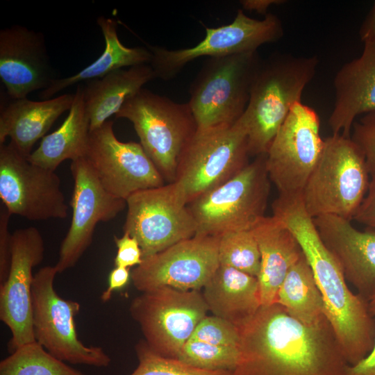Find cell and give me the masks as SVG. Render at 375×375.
<instances>
[{"label":"cell","mask_w":375,"mask_h":375,"mask_svg":"<svg viewBox=\"0 0 375 375\" xmlns=\"http://www.w3.org/2000/svg\"><path fill=\"white\" fill-rule=\"evenodd\" d=\"M272 208L273 215L290 229L301 247L322 294L326 317L347 362L349 365L358 362L371 351L375 340V320L368 301L349 289L338 262L306 210L301 194H279Z\"/></svg>","instance_id":"obj_2"},{"label":"cell","mask_w":375,"mask_h":375,"mask_svg":"<svg viewBox=\"0 0 375 375\" xmlns=\"http://www.w3.org/2000/svg\"><path fill=\"white\" fill-rule=\"evenodd\" d=\"M190 340L214 345L239 348L237 326L216 316L205 317L196 326Z\"/></svg>","instance_id":"obj_33"},{"label":"cell","mask_w":375,"mask_h":375,"mask_svg":"<svg viewBox=\"0 0 375 375\" xmlns=\"http://www.w3.org/2000/svg\"><path fill=\"white\" fill-rule=\"evenodd\" d=\"M318 58L273 54L262 60L241 116L247 131L249 156L266 154L292 107L314 78Z\"/></svg>","instance_id":"obj_3"},{"label":"cell","mask_w":375,"mask_h":375,"mask_svg":"<svg viewBox=\"0 0 375 375\" xmlns=\"http://www.w3.org/2000/svg\"><path fill=\"white\" fill-rule=\"evenodd\" d=\"M275 303L308 326L317 325L326 319L322 294L304 253L285 276Z\"/></svg>","instance_id":"obj_28"},{"label":"cell","mask_w":375,"mask_h":375,"mask_svg":"<svg viewBox=\"0 0 375 375\" xmlns=\"http://www.w3.org/2000/svg\"><path fill=\"white\" fill-rule=\"evenodd\" d=\"M359 37L362 42L375 41V1L360 27Z\"/></svg>","instance_id":"obj_40"},{"label":"cell","mask_w":375,"mask_h":375,"mask_svg":"<svg viewBox=\"0 0 375 375\" xmlns=\"http://www.w3.org/2000/svg\"><path fill=\"white\" fill-rule=\"evenodd\" d=\"M11 215L2 205L0 209V285L7 279L11 263L12 234L9 231Z\"/></svg>","instance_id":"obj_36"},{"label":"cell","mask_w":375,"mask_h":375,"mask_svg":"<svg viewBox=\"0 0 375 375\" xmlns=\"http://www.w3.org/2000/svg\"><path fill=\"white\" fill-rule=\"evenodd\" d=\"M314 222L346 281L368 301L375 292V229L360 231L351 221L330 215L314 218Z\"/></svg>","instance_id":"obj_20"},{"label":"cell","mask_w":375,"mask_h":375,"mask_svg":"<svg viewBox=\"0 0 375 375\" xmlns=\"http://www.w3.org/2000/svg\"><path fill=\"white\" fill-rule=\"evenodd\" d=\"M350 138L362 151L370 176L375 175V112L355 121Z\"/></svg>","instance_id":"obj_34"},{"label":"cell","mask_w":375,"mask_h":375,"mask_svg":"<svg viewBox=\"0 0 375 375\" xmlns=\"http://www.w3.org/2000/svg\"><path fill=\"white\" fill-rule=\"evenodd\" d=\"M369 176L365 156L351 138L327 137L301 192L306 210L313 219L330 215L352 220L367 192Z\"/></svg>","instance_id":"obj_4"},{"label":"cell","mask_w":375,"mask_h":375,"mask_svg":"<svg viewBox=\"0 0 375 375\" xmlns=\"http://www.w3.org/2000/svg\"><path fill=\"white\" fill-rule=\"evenodd\" d=\"M135 351L139 364L130 375H233L230 371L202 369L162 356L151 350L144 340L135 345Z\"/></svg>","instance_id":"obj_32"},{"label":"cell","mask_w":375,"mask_h":375,"mask_svg":"<svg viewBox=\"0 0 375 375\" xmlns=\"http://www.w3.org/2000/svg\"><path fill=\"white\" fill-rule=\"evenodd\" d=\"M69 112L60 126L45 135L28 159L32 163L54 171L65 160L84 158L89 134L90 119L83 96V87L75 92Z\"/></svg>","instance_id":"obj_26"},{"label":"cell","mask_w":375,"mask_h":375,"mask_svg":"<svg viewBox=\"0 0 375 375\" xmlns=\"http://www.w3.org/2000/svg\"><path fill=\"white\" fill-rule=\"evenodd\" d=\"M202 294L215 316L238 328L262 306L257 277L222 265L203 287Z\"/></svg>","instance_id":"obj_24"},{"label":"cell","mask_w":375,"mask_h":375,"mask_svg":"<svg viewBox=\"0 0 375 375\" xmlns=\"http://www.w3.org/2000/svg\"><path fill=\"white\" fill-rule=\"evenodd\" d=\"M0 78L12 99L27 98L58 78L42 33L17 24L0 31Z\"/></svg>","instance_id":"obj_19"},{"label":"cell","mask_w":375,"mask_h":375,"mask_svg":"<svg viewBox=\"0 0 375 375\" xmlns=\"http://www.w3.org/2000/svg\"><path fill=\"white\" fill-rule=\"evenodd\" d=\"M74 97V94H64L40 101L12 99L1 109L0 144L10 138V142L28 157L35 142L44 137L62 113L70 110Z\"/></svg>","instance_id":"obj_23"},{"label":"cell","mask_w":375,"mask_h":375,"mask_svg":"<svg viewBox=\"0 0 375 375\" xmlns=\"http://www.w3.org/2000/svg\"><path fill=\"white\" fill-rule=\"evenodd\" d=\"M113 240L117 249L114 260L115 267L130 268L142 263V250L134 237L124 233L122 237L114 235Z\"/></svg>","instance_id":"obj_35"},{"label":"cell","mask_w":375,"mask_h":375,"mask_svg":"<svg viewBox=\"0 0 375 375\" xmlns=\"http://www.w3.org/2000/svg\"><path fill=\"white\" fill-rule=\"evenodd\" d=\"M126 202L123 231L138 240L143 258L196 235L195 220L175 182L136 192Z\"/></svg>","instance_id":"obj_11"},{"label":"cell","mask_w":375,"mask_h":375,"mask_svg":"<svg viewBox=\"0 0 375 375\" xmlns=\"http://www.w3.org/2000/svg\"><path fill=\"white\" fill-rule=\"evenodd\" d=\"M84 158L103 187L119 199L166 184L140 143L119 140L110 120L90 131Z\"/></svg>","instance_id":"obj_15"},{"label":"cell","mask_w":375,"mask_h":375,"mask_svg":"<svg viewBox=\"0 0 375 375\" xmlns=\"http://www.w3.org/2000/svg\"><path fill=\"white\" fill-rule=\"evenodd\" d=\"M353 219L375 229V175L371 176L366 196Z\"/></svg>","instance_id":"obj_37"},{"label":"cell","mask_w":375,"mask_h":375,"mask_svg":"<svg viewBox=\"0 0 375 375\" xmlns=\"http://www.w3.org/2000/svg\"><path fill=\"white\" fill-rule=\"evenodd\" d=\"M239 348L214 345L189 339L177 360L194 367L233 372L239 358Z\"/></svg>","instance_id":"obj_31"},{"label":"cell","mask_w":375,"mask_h":375,"mask_svg":"<svg viewBox=\"0 0 375 375\" xmlns=\"http://www.w3.org/2000/svg\"><path fill=\"white\" fill-rule=\"evenodd\" d=\"M131 278L129 268L115 267L111 270L108 276V286L101 295V300L103 302L108 301L112 293L117 290L122 289L128 283Z\"/></svg>","instance_id":"obj_38"},{"label":"cell","mask_w":375,"mask_h":375,"mask_svg":"<svg viewBox=\"0 0 375 375\" xmlns=\"http://www.w3.org/2000/svg\"><path fill=\"white\" fill-rule=\"evenodd\" d=\"M70 170L74 179L72 217L55 265L58 274L76 264L91 244L97 224L112 219L126 206V200L103 187L85 158L72 161Z\"/></svg>","instance_id":"obj_18"},{"label":"cell","mask_w":375,"mask_h":375,"mask_svg":"<svg viewBox=\"0 0 375 375\" xmlns=\"http://www.w3.org/2000/svg\"><path fill=\"white\" fill-rule=\"evenodd\" d=\"M54 266L34 275L32 288L33 324L35 341L56 358L72 364L107 367L111 358L100 347L86 346L78 338L75 317L81 304L56 292Z\"/></svg>","instance_id":"obj_9"},{"label":"cell","mask_w":375,"mask_h":375,"mask_svg":"<svg viewBox=\"0 0 375 375\" xmlns=\"http://www.w3.org/2000/svg\"><path fill=\"white\" fill-rule=\"evenodd\" d=\"M284 2L283 0H242L240 1V4L243 10L256 11L266 15L270 6L282 4Z\"/></svg>","instance_id":"obj_41"},{"label":"cell","mask_w":375,"mask_h":375,"mask_svg":"<svg viewBox=\"0 0 375 375\" xmlns=\"http://www.w3.org/2000/svg\"><path fill=\"white\" fill-rule=\"evenodd\" d=\"M129 310L149 347L176 359L209 309L199 290L164 286L142 292L132 301Z\"/></svg>","instance_id":"obj_10"},{"label":"cell","mask_w":375,"mask_h":375,"mask_svg":"<svg viewBox=\"0 0 375 375\" xmlns=\"http://www.w3.org/2000/svg\"><path fill=\"white\" fill-rule=\"evenodd\" d=\"M0 375H86L49 353L36 341L0 362Z\"/></svg>","instance_id":"obj_29"},{"label":"cell","mask_w":375,"mask_h":375,"mask_svg":"<svg viewBox=\"0 0 375 375\" xmlns=\"http://www.w3.org/2000/svg\"><path fill=\"white\" fill-rule=\"evenodd\" d=\"M44 243L38 228L29 226L12 233L11 263L0 285V319L10 329V353L35 342L33 324V269L42 262Z\"/></svg>","instance_id":"obj_17"},{"label":"cell","mask_w":375,"mask_h":375,"mask_svg":"<svg viewBox=\"0 0 375 375\" xmlns=\"http://www.w3.org/2000/svg\"><path fill=\"white\" fill-rule=\"evenodd\" d=\"M344 375H375V340L368 355L354 365H348Z\"/></svg>","instance_id":"obj_39"},{"label":"cell","mask_w":375,"mask_h":375,"mask_svg":"<svg viewBox=\"0 0 375 375\" xmlns=\"http://www.w3.org/2000/svg\"><path fill=\"white\" fill-rule=\"evenodd\" d=\"M247 131L240 117L197 131L185 147L176 178L187 203L226 182L249 163Z\"/></svg>","instance_id":"obj_7"},{"label":"cell","mask_w":375,"mask_h":375,"mask_svg":"<svg viewBox=\"0 0 375 375\" xmlns=\"http://www.w3.org/2000/svg\"><path fill=\"white\" fill-rule=\"evenodd\" d=\"M368 307L370 314L375 317V292L368 299Z\"/></svg>","instance_id":"obj_42"},{"label":"cell","mask_w":375,"mask_h":375,"mask_svg":"<svg viewBox=\"0 0 375 375\" xmlns=\"http://www.w3.org/2000/svg\"><path fill=\"white\" fill-rule=\"evenodd\" d=\"M317 112L300 102L291 108L274 137L266 157L269 180L279 194H301L322 153Z\"/></svg>","instance_id":"obj_14"},{"label":"cell","mask_w":375,"mask_h":375,"mask_svg":"<svg viewBox=\"0 0 375 375\" xmlns=\"http://www.w3.org/2000/svg\"><path fill=\"white\" fill-rule=\"evenodd\" d=\"M0 199L11 215L31 221L67 216L60 177L30 162L10 142L0 144Z\"/></svg>","instance_id":"obj_13"},{"label":"cell","mask_w":375,"mask_h":375,"mask_svg":"<svg viewBox=\"0 0 375 375\" xmlns=\"http://www.w3.org/2000/svg\"><path fill=\"white\" fill-rule=\"evenodd\" d=\"M363 44L361 55L343 65L334 78L335 98L328 118L333 135L350 138L356 118L375 112V41Z\"/></svg>","instance_id":"obj_21"},{"label":"cell","mask_w":375,"mask_h":375,"mask_svg":"<svg viewBox=\"0 0 375 375\" xmlns=\"http://www.w3.org/2000/svg\"><path fill=\"white\" fill-rule=\"evenodd\" d=\"M262 60L256 51L204 61L189 90L199 128L234 124L241 117Z\"/></svg>","instance_id":"obj_8"},{"label":"cell","mask_w":375,"mask_h":375,"mask_svg":"<svg viewBox=\"0 0 375 375\" xmlns=\"http://www.w3.org/2000/svg\"><path fill=\"white\" fill-rule=\"evenodd\" d=\"M105 40V49L101 55L92 63L78 73L56 79L40 94L43 99L51 97L80 82L101 78L109 73L125 67L149 64L151 53L147 47H128L119 40L117 35L118 22L100 16L97 19Z\"/></svg>","instance_id":"obj_27"},{"label":"cell","mask_w":375,"mask_h":375,"mask_svg":"<svg viewBox=\"0 0 375 375\" xmlns=\"http://www.w3.org/2000/svg\"><path fill=\"white\" fill-rule=\"evenodd\" d=\"M133 125L140 143L167 183H173L181 154L197 130L188 103H177L142 88L117 113Z\"/></svg>","instance_id":"obj_5"},{"label":"cell","mask_w":375,"mask_h":375,"mask_svg":"<svg viewBox=\"0 0 375 375\" xmlns=\"http://www.w3.org/2000/svg\"><path fill=\"white\" fill-rule=\"evenodd\" d=\"M233 375H344L348 366L327 319L308 326L278 303L261 306L238 328Z\"/></svg>","instance_id":"obj_1"},{"label":"cell","mask_w":375,"mask_h":375,"mask_svg":"<svg viewBox=\"0 0 375 375\" xmlns=\"http://www.w3.org/2000/svg\"><path fill=\"white\" fill-rule=\"evenodd\" d=\"M219 265L228 266L258 277L260 254L251 231H234L219 236Z\"/></svg>","instance_id":"obj_30"},{"label":"cell","mask_w":375,"mask_h":375,"mask_svg":"<svg viewBox=\"0 0 375 375\" xmlns=\"http://www.w3.org/2000/svg\"><path fill=\"white\" fill-rule=\"evenodd\" d=\"M219 236L194 235L143 258L131 272L133 285L142 292L167 286L199 290L219 265Z\"/></svg>","instance_id":"obj_16"},{"label":"cell","mask_w":375,"mask_h":375,"mask_svg":"<svg viewBox=\"0 0 375 375\" xmlns=\"http://www.w3.org/2000/svg\"><path fill=\"white\" fill-rule=\"evenodd\" d=\"M283 35L279 18L267 13L264 19L251 18L242 9L237 11L233 21L217 28L206 27V36L197 45L169 50L146 43L151 53L149 63L156 78H174L190 62L202 56L222 57L257 51L266 43L274 42Z\"/></svg>","instance_id":"obj_12"},{"label":"cell","mask_w":375,"mask_h":375,"mask_svg":"<svg viewBox=\"0 0 375 375\" xmlns=\"http://www.w3.org/2000/svg\"><path fill=\"white\" fill-rule=\"evenodd\" d=\"M266 157H255L235 176L188 204L197 224L195 235L251 231L265 217L271 183Z\"/></svg>","instance_id":"obj_6"},{"label":"cell","mask_w":375,"mask_h":375,"mask_svg":"<svg viewBox=\"0 0 375 375\" xmlns=\"http://www.w3.org/2000/svg\"><path fill=\"white\" fill-rule=\"evenodd\" d=\"M251 231L260 254L257 278L261 306H268L275 303L285 276L303 252L290 229L274 215L264 217Z\"/></svg>","instance_id":"obj_22"},{"label":"cell","mask_w":375,"mask_h":375,"mask_svg":"<svg viewBox=\"0 0 375 375\" xmlns=\"http://www.w3.org/2000/svg\"><path fill=\"white\" fill-rule=\"evenodd\" d=\"M149 64L120 69L85 82L83 96L90 119V131L100 127L112 115H116L125 101L156 78Z\"/></svg>","instance_id":"obj_25"}]
</instances>
